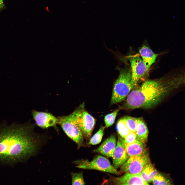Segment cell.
<instances>
[{"mask_svg":"<svg viewBox=\"0 0 185 185\" xmlns=\"http://www.w3.org/2000/svg\"><path fill=\"white\" fill-rule=\"evenodd\" d=\"M58 123L66 135L77 144L79 148L84 144V136L72 113L58 118Z\"/></svg>","mask_w":185,"mask_h":185,"instance_id":"4","label":"cell"},{"mask_svg":"<svg viewBox=\"0 0 185 185\" xmlns=\"http://www.w3.org/2000/svg\"><path fill=\"white\" fill-rule=\"evenodd\" d=\"M116 138L112 135L107 138L94 152L101 154L108 157H113L116 147Z\"/></svg>","mask_w":185,"mask_h":185,"instance_id":"11","label":"cell"},{"mask_svg":"<svg viewBox=\"0 0 185 185\" xmlns=\"http://www.w3.org/2000/svg\"><path fill=\"white\" fill-rule=\"evenodd\" d=\"M122 119L131 132H135L137 118L130 116H126Z\"/></svg>","mask_w":185,"mask_h":185,"instance_id":"18","label":"cell"},{"mask_svg":"<svg viewBox=\"0 0 185 185\" xmlns=\"http://www.w3.org/2000/svg\"><path fill=\"white\" fill-rule=\"evenodd\" d=\"M140 174L143 179L148 183L152 181L158 173L152 164L149 162L145 166Z\"/></svg>","mask_w":185,"mask_h":185,"instance_id":"16","label":"cell"},{"mask_svg":"<svg viewBox=\"0 0 185 185\" xmlns=\"http://www.w3.org/2000/svg\"><path fill=\"white\" fill-rule=\"evenodd\" d=\"M105 128L104 126H101L91 138L87 144L95 145L100 143L102 139Z\"/></svg>","mask_w":185,"mask_h":185,"instance_id":"19","label":"cell"},{"mask_svg":"<svg viewBox=\"0 0 185 185\" xmlns=\"http://www.w3.org/2000/svg\"><path fill=\"white\" fill-rule=\"evenodd\" d=\"M128 58L131 67L132 84L134 88L145 76L148 70L139 55H130Z\"/></svg>","mask_w":185,"mask_h":185,"instance_id":"8","label":"cell"},{"mask_svg":"<svg viewBox=\"0 0 185 185\" xmlns=\"http://www.w3.org/2000/svg\"><path fill=\"white\" fill-rule=\"evenodd\" d=\"M149 162V157L146 152L141 155L130 157L121 166L119 172L132 174L140 173Z\"/></svg>","mask_w":185,"mask_h":185,"instance_id":"7","label":"cell"},{"mask_svg":"<svg viewBox=\"0 0 185 185\" xmlns=\"http://www.w3.org/2000/svg\"><path fill=\"white\" fill-rule=\"evenodd\" d=\"M110 181L116 185H142L149 184L142 178L140 173L132 174L126 173L118 177H112Z\"/></svg>","mask_w":185,"mask_h":185,"instance_id":"10","label":"cell"},{"mask_svg":"<svg viewBox=\"0 0 185 185\" xmlns=\"http://www.w3.org/2000/svg\"><path fill=\"white\" fill-rule=\"evenodd\" d=\"M112 158V165L116 170L123 165L128 159V155L119 140L118 141Z\"/></svg>","mask_w":185,"mask_h":185,"instance_id":"12","label":"cell"},{"mask_svg":"<svg viewBox=\"0 0 185 185\" xmlns=\"http://www.w3.org/2000/svg\"><path fill=\"white\" fill-rule=\"evenodd\" d=\"M116 128L120 136L123 138H124L131 132L122 118L117 121Z\"/></svg>","mask_w":185,"mask_h":185,"instance_id":"17","label":"cell"},{"mask_svg":"<svg viewBox=\"0 0 185 185\" xmlns=\"http://www.w3.org/2000/svg\"><path fill=\"white\" fill-rule=\"evenodd\" d=\"M32 114L36 125L43 129L51 127L57 128L58 118L48 113L33 110Z\"/></svg>","mask_w":185,"mask_h":185,"instance_id":"9","label":"cell"},{"mask_svg":"<svg viewBox=\"0 0 185 185\" xmlns=\"http://www.w3.org/2000/svg\"><path fill=\"white\" fill-rule=\"evenodd\" d=\"M139 52L141 56L142 59L147 69L155 61L157 54L154 53L149 47L143 45L139 50Z\"/></svg>","mask_w":185,"mask_h":185,"instance_id":"14","label":"cell"},{"mask_svg":"<svg viewBox=\"0 0 185 185\" xmlns=\"http://www.w3.org/2000/svg\"><path fill=\"white\" fill-rule=\"evenodd\" d=\"M34 127L29 122L0 124V165L11 166L24 162L35 154L40 142Z\"/></svg>","mask_w":185,"mask_h":185,"instance_id":"1","label":"cell"},{"mask_svg":"<svg viewBox=\"0 0 185 185\" xmlns=\"http://www.w3.org/2000/svg\"><path fill=\"white\" fill-rule=\"evenodd\" d=\"M84 103L81 104L72 113L84 137L89 138L95 125V119L84 109Z\"/></svg>","mask_w":185,"mask_h":185,"instance_id":"5","label":"cell"},{"mask_svg":"<svg viewBox=\"0 0 185 185\" xmlns=\"http://www.w3.org/2000/svg\"><path fill=\"white\" fill-rule=\"evenodd\" d=\"M154 185L170 184L169 181L163 176L158 174L154 178L152 181Z\"/></svg>","mask_w":185,"mask_h":185,"instance_id":"23","label":"cell"},{"mask_svg":"<svg viewBox=\"0 0 185 185\" xmlns=\"http://www.w3.org/2000/svg\"><path fill=\"white\" fill-rule=\"evenodd\" d=\"M5 7V5L3 0H0V10H1L4 9Z\"/></svg>","mask_w":185,"mask_h":185,"instance_id":"24","label":"cell"},{"mask_svg":"<svg viewBox=\"0 0 185 185\" xmlns=\"http://www.w3.org/2000/svg\"><path fill=\"white\" fill-rule=\"evenodd\" d=\"M135 133L137 140L145 142L147 140L148 130L143 119L137 118Z\"/></svg>","mask_w":185,"mask_h":185,"instance_id":"15","label":"cell"},{"mask_svg":"<svg viewBox=\"0 0 185 185\" xmlns=\"http://www.w3.org/2000/svg\"><path fill=\"white\" fill-rule=\"evenodd\" d=\"M73 163L77 165V167L80 169L95 170L116 175H119L120 173L108 159L100 155L97 156L90 161L82 160L75 161Z\"/></svg>","mask_w":185,"mask_h":185,"instance_id":"6","label":"cell"},{"mask_svg":"<svg viewBox=\"0 0 185 185\" xmlns=\"http://www.w3.org/2000/svg\"><path fill=\"white\" fill-rule=\"evenodd\" d=\"M119 111V109L116 110L113 112L107 114L105 116L104 121L105 127H108L114 124Z\"/></svg>","mask_w":185,"mask_h":185,"instance_id":"21","label":"cell"},{"mask_svg":"<svg viewBox=\"0 0 185 185\" xmlns=\"http://www.w3.org/2000/svg\"><path fill=\"white\" fill-rule=\"evenodd\" d=\"M145 143L136 140L132 143L126 144L124 149L130 157L141 155L146 152Z\"/></svg>","mask_w":185,"mask_h":185,"instance_id":"13","label":"cell"},{"mask_svg":"<svg viewBox=\"0 0 185 185\" xmlns=\"http://www.w3.org/2000/svg\"><path fill=\"white\" fill-rule=\"evenodd\" d=\"M72 184V185H84L85 184L82 173L71 172Z\"/></svg>","mask_w":185,"mask_h":185,"instance_id":"22","label":"cell"},{"mask_svg":"<svg viewBox=\"0 0 185 185\" xmlns=\"http://www.w3.org/2000/svg\"><path fill=\"white\" fill-rule=\"evenodd\" d=\"M183 79L179 77L146 80L129 93L124 107L127 109L153 108L180 86Z\"/></svg>","mask_w":185,"mask_h":185,"instance_id":"2","label":"cell"},{"mask_svg":"<svg viewBox=\"0 0 185 185\" xmlns=\"http://www.w3.org/2000/svg\"><path fill=\"white\" fill-rule=\"evenodd\" d=\"M118 138L121 144L124 148L126 144L132 143L137 140L135 132H131L124 138L119 136Z\"/></svg>","mask_w":185,"mask_h":185,"instance_id":"20","label":"cell"},{"mask_svg":"<svg viewBox=\"0 0 185 185\" xmlns=\"http://www.w3.org/2000/svg\"><path fill=\"white\" fill-rule=\"evenodd\" d=\"M133 88L130 69L128 68L122 69L114 84L111 104H115L123 101Z\"/></svg>","mask_w":185,"mask_h":185,"instance_id":"3","label":"cell"}]
</instances>
